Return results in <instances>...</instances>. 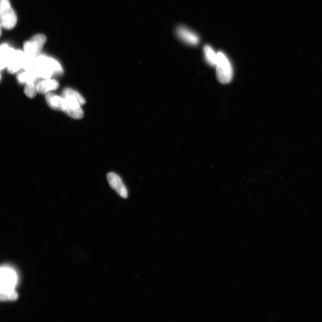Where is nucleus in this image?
Returning <instances> with one entry per match:
<instances>
[{"instance_id":"obj_1","label":"nucleus","mask_w":322,"mask_h":322,"mask_svg":"<svg viewBox=\"0 0 322 322\" xmlns=\"http://www.w3.org/2000/svg\"><path fill=\"white\" fill-rule=\"evenodd\" d=\"M64 103L62 111L75 119H81L83 116V111L81 106L86 103L85 99L73 89H65L62 92Z\"/></svg>"},{"instance_id":"obj_2","label":"nucleus","mask_w":322,"mask_h":322,"mask_svg":"<svg viewBox=\"0 0 322 322\" xmlns=\"http://www.w3.org/2000/svg\"><path fill=\"white\" fill-rule=\"evenodd\" d=\"M34 73L38 78L49 79L53 75L63 73L62 68L54 58L39 55L36 59Z\"/></svg>"},{"instance_id":"obj_3","label":"nucleus","mask_w":322,"mask_h":322,"mask_svg":"<svg viewBox=\"0 0 322 322\" xmlns=\"http://www.w3.org/2000/svg\"><path fill=\"white\" fill-rule=\"evenodd\" d=\"M217 79L222 84H228L232 81L233 70L229 58L222 51L217 53V61L216 65Z\"/></svg>"},{"instance_id":"obj_4","label":"nucleus","mask_w":322,"mask_h":322,"mask_svg":"<svg viewBox=\"0 0 322 322\" xmlns=\"http://www.w3.org/2000/svg\"><path fill=\"white\" fill-rule=\"evenodd\" d=\"M0 22L2 27L7 29L14 28L17 23V16L9 0H0Z\"/></svg>"},{"instance_id":"obj_5","label":"nucleus","mask_w":322,"mask_h":322,"mask_svg":"<svg viewBox=\"0 0 322 322\" xmlns=\"http://www.w3.org/2000/svg\"><path fill=\"white\" fill-rule=\"evenodd\" d=\"M18 276L11 269L0 268V291L15 290Z\"/></svg>"},{"instance_id":"obj_6","label":"nucleus","mask_w":322,"mask_h":322,"mask_svg":"<svg viewBox=\"0 0 322 322\" xmlns=\"http://www.w3.org/2000/svg\"><path fill=\"white\" fill-rule=\"evenodd\" d=\"M175 32H176L177 37L185 43L196 45L200 43L199 36L192 30L184 27V26L178 27Z\"/></svg>"},{"instance_id":"obj_7","label":"nucleus","mask_w":322,"mask_h":322,"mask_svg":"<svg viewBox=\"0 0 322 322\" xmlns=\"http://www.w3.org/2000/svg\"><path fill=\"white\" fill-rule=\"evenodd\" d=\"M107 180H108L110 187L114 189L117 193L123 198H126L128 197V191L123 184L121 177L114 172H109L107 175Z\"/></svg>"},{"instance_id":"obj_8","label":"nucleus","mask_w":322,"mask_h":322,"mask_svg":"<svg viewBox=\"0 0 322 322\" xmlns=\"http://www.w3.org/2000/svg\"><path fill=\"white\" fill-rule=\"evenodd\" d=\"M24 53L21 50H14L13 52L8 65V69L9 73H15L24 68Z\"/></svg>"},{"instance_id":"obj_9","label":"nucleus","mask_w":322,"mask_h":322,"mask_svg":"<svg viewBox=\"0 0 322 322\" xmlns=\"http://www.w3.org/2000/svg\"><path fill=\"white\" fill-rule=\"evenodd\" d=\"M58 87L57 81L50 79H44L37 84V92L41 94H47L50 91L56 90Z\"/></svg>"},{"instance_id":"obj_10","label":"nucleus","mask_w":322,"mask_h":322,"mask_svg":"<svg viewBox=\"0 0 322 322\" xmlns=\"http://www.w3.org/2000/svg\"><path fill=\"white\" fill-rule=\"evenodd\" d=\"M45 99L48 105L52 109L62 110L64 103V98L62 96L60 97L49 92L45 94Z\"/></svg>"},{"instance_id":"obj_11","label":"nucleus","mask_w":322,"mask_h":322,"mask_svg":"<svg viewBox=\"0 0 322 322\" xmlns=\"http://www.w3.org/2000/svg\"><path fill=\"white\" fill-rule=\"evenodd\" d=\"M14 50L7 44L0 45V70L8 67L10 58Z\"/></svg>"},{"instance_id":"obj_12","label":"nucleus","mask_w":322,"mask_h":322,"mask_svg":"<svg viewBox=\"0 0 322 322\" xmlns=\"http://www.w3.org/2000/svg\"><path fill=\"white\" fill-rule=\"evenodd\" d=\"M204 51L207 62L211 66H216L217 61V53L209 45H206L204 47Z\"/></svg>"},{"instance_id":"obj_13","label":"nucleus","mask_w":322,"mask_h":322,"mask_svg":"<svg viewBox=\"0 0 322 322\" xmlns=\"http://www.w3.org/2000/svg\"><path fill=\"white\" fill-rule=\"evenodd\" d=\"M37 75L34 72L25 71L18 75V80L19 82L22 84H30L36 83L38 79Z\"/></svg>"},{"instance_id":"obj_14","label":"nucleus","mask_w":322,"mask_h":322,"mask_svg":"<svg viewBox=\"0 0 322 322\" xmlns=\"http://www.w3.org/2000/svg\"><path fill=\"white\" fill-rule=\"evenodd\" d=\"M18 298L17 292L15 290L0 291V301H15Z\"/></svg>"},{"instance_id":"obj_15","label":"nucleus","mask_w":322,"mask_h":322,"mask_svg":"<svg viewBox=\"0 0 322 322\" xmlns=\"http://www.w3.org/2000/svg\"><path fill=\"white\" fill-rule=\"evenodd\" d=\"M33 43L38 50L41 52L46 41V38L43 34H37L34 36L30 40Z\"/></svg>"},{"instance_id":"obj_16","label":"nucleus","mask_w":322,"mask_h":322,"mask_svg":"<svg viewBox=\"0 0 322 322\" xmlns=\"http://www.w3.org/2000/svg\"><path fill=\"white\" fill-rule=\"evenodd\" d=\"M37 84L36 83L27 84L24 90L25 93L29 98H33L37 92Z\"/></svg>"},{"instance_id":"obj_17","label":"nucleus","mask_w":322,"mask_h":322,"mask_svg":"<svg viewBox=\"0 0 322 322\" xmlns=\"http://www.w3.org/2000/svg\"><path fill=\"white\" fill-rule=\"evenodd\" d=\"M2 23L1 22H0V36H1L2 35Z\"/></svg>"},{"instance_id":"obj_18","label":"nucleus","mask_w":322,"mask_h":322,"mask_svg":"<svg viewBox=\"0 0 322 322\" xmlns=\"http://www.w3.org/2000/svg\"><path fill=\"white\" fill-rule=\"evenodd\" d=\"M2 77H1V74H0V80H1Z\"/></svg>"}]
</instances>
